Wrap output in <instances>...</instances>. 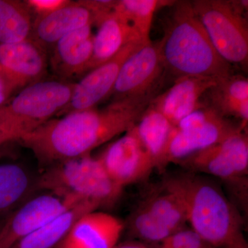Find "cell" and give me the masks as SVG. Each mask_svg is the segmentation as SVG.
Here are the masks:
<instances>
[{"label": "cell", "instance_id": "cell-13", "mask_svg": "<svg viewBox=\"0 0 248 248\" xmlns=\"http://www.w3.org/2000/svg\"><path fill=\"white\" fill-rule=\"evenodd\" d=\"M48 53L35 41L0 45V74L16 94L29 85L45 79Z\"/></svg>", "mask_w": 248, "mask_h": 248}, {"label": "cell", "instance_id": "cell-20", "mask_svg": "<svg viewBox=\"0 0 248 248\" xmlns=\"http://www.w3.org/2000/svg\"><path fill=\"white\" fill-rule=\"evenodd\" d=\"M205 104L223 117L241 121V127L247 129L248 122V80L240 75L222 78L208 92Z\"/></svg>", "mask_w": 248, "mask_h": 248}, {"label": "cell", "instance_id": "cell-3", "mask_svg": "<svg viewBox=\"0 0 248 248\" xmlns=\"http://www.w3.org/2000/svg\"><path fill=\"white\" fill-rule=\"evenodd\" d=\"M185 206L187 223L215 248H248L239 212L221 189L189 172L166 179Z\"/></svg>", "mask_w": 248, "mask_h": 248}, {"label": "cell", "instance_id": "cell-5", "mask_svg": "<svg viewBox=\"0 0 248 248\" xmlns=\"http://www.w3.org/2000/svg\"><path fill=\"white\" fill-rule=\"evenodd\" d=\"M76 83L45 79L29 85L0 107V121L17 137L18 141L41 125L57 117L71 100Z\"/></svg>", "mask_w": 248, "mask_h": 248}, {"label": "cell", "instance_id": "cell-7", "mask_svg": "<svg viewBox=\"0 0 248 248\" xmlns=\"http://www.w3.org/2000/svg\"><path fill=\"white\" fill-rule=\"evenodd\" d=\"M244 130L226 117L205 105L186 116L173 128L158 169L170 163L177 164L189 155L197 153Z\"/></svg>", "mask_w": 248, "mask_h": 248}, {"label": "cell", "instance_id": "cell-1", "mask_svg": "<svg viewBox=\"0 0 248 248\" xmlns=\"http://www.w3.org/2000/svg\"><path fill=\"white\" fill-rule=\"evenodd\" d=\"M158 92L112 101L102 109L94 108L51 119L18 141L33 153L41 169L91 155L135 126Z\"/></svg>", "mask_w": 248, "mask_h": 248}, {"label": "cell", "instance_id": "cell-17", "mask_svg": "<svg viewBox=\"0 0 248 248\" xmlns=\"http://www.w3.org/2000/svg\"><path fill=\"white\" fill-rule=\"evenodd\" d=\"M95 19L86 0L71 1L53 14L33 20L31 39L49 53L62 37L90 24L94 25Z\"/></svg>", "mask_w": 248, "mask_h": 248}, {"label": "cell", "instance_id": "cell-15", "mask_svg": "<svg viewBox=\"0 0 248 248\" xmlns=\"http://www.w3.org/2000/svg\"><path fill=\"white\" fill-rule=\"evenodd\" d=\"M125 228L120 218L100 211L84 214L55 248H113Z\"/></svg>", "mask_w": 248, "mask_h": 248}, {"label": "cell", "instance_id": "cell-11", "mask_svg": "<svg viewBox=\"0 0 248 248\" xmlns=\"http://www.w3.org/2000/svg\"><path fill=\"white\" fill-rule=\"evenodd\" d=\"M97 158L109 177L123 188L146 179L155 169L135 126L109 144Z\"/></svg>", "mask_w": 248, "mask_h": 248}, {"label": "cell", "instance_id": "cell-21", "mask_svg": "<svg viewBox=\"0 0 248 248\" xmlns=\"http://www.w3.org/2000/svg\"><path fill=\"white\" fill-rule=\"evenodd\" d=\"M89 202H82L53 221L21 238L10 248H55L73 223L84 214L97 211Z\"/></svg>", "mask_w": 248, "mask_h": 248}, {"label": "cell", "instance_id": "cell-4", "mask_svg": "<svg viewBox=\"0 0 248 248\" xmlns=\"http://www.w3.org/2000/svg\"><path fill=\"white\" fill-rule=\"evenodd\" d=\"M39 188L65 198L89 202L98 210L114 206L124 190L109 177L98 158L91 154L41 169Z\"/></svg>", "mask_w": 248, "mask_h": 248}, {"label": "cell", "instance_id": "cell-32", "mask_svg": "<svg viewBox=\"0 0 248 248\" xmlns=\"http://www.w3.org/2000/svg\"><path fill=\"white\" fill-rule=\"evenodd\" d=\"M6 220V218H1V219H0V248H1V234H2L3 228H4Z\"/></svg>", "mask_w": 248, "mask_h": 248}, {"label": "cell", "instance_id": "cell-10", "mask_svg": "<svg viewBox=\"0 0 248 248\" xmlns=\"http://www.w3.org/2000/svg\"><path fill=\"white\" fill-rule=\"evenodd\" d=\"M164 71L158 42L151 41L142 45L122 65L110 96L112 101L159 91Z\"/></svg>", "mask_w": 248, "mask_h": 248}, {"label": "cell", "instance_id": "cell-27", "mask_svg": "<svg viewBox=\"0 0 248 248\" xmlns=\"http://www.w3.org/2000/svg\"><path fill=\"white\" fill-rule=\"evenodd\" d=\"M156 248H215L196 233L193 230H179L170 235Z\"/></svg>", "mask_w": 248, "mask_h": 248}, {"label": "cell", "instance_id": "cell-12", "mask_svg": "<svg viewBox=\"0 0 248 248\" xmlns=\"http://www.w3.org/2000/svg\"><path fill=\"white\" fill-rule=\"evenodd\" d=\"M143 45L136 42L129 44L111 60L85 74L76 83L71 100L57 117L94 108L110 97L122 65Z\"/></svg>", "mask_w": 248, "mask_h": 248}, {"label": "cell", "instance_id": "cell-14", "mask_svg": "<svg viewBox=\"0 0 248 248\" xmlns=\"http://www.w3.org/2000/svg\"><path fill=\"white\" fill-rule=\"evenodd\" d=\"M218 80L202 77H181L166 92L157 94L151 104L176 126L186 116L205 107L202 98Z\"/></svg>", "mask_w": 248, "mask_h": 248}, {"label": "cell", "instance_id": "cell-29", "mask_svg": "<svg viewBox=\"0 0 248 248\" xmlns=\"http://www.w3.org/2000/svg\"><path fill=\"white\" fill-rule=\"evenodd\" d=\"M15 94L16 93L9 83L0 74V107L7 104Z\"/></svg>", "mask_w": 248, "mask_h": 248}, {"label": "cell", "instance_id": "cell-19", "mask_svg": "<svg viewBox=\"0 0 248 248\" xmlns=\"http://www.w3.org/2000/svg\"><path fill=\"white\" fill-rule=\"evenodd\" d=\"M94 25L97 32L94 35L92 58L86 74L111 60L129 44H143L133 26L115 11L98 19Z\"/></svg>", "mask_w": 248, "mask_h": 248}, {"label": "cell", "instance_id": "cell-18", "mask_svg": "<svg viewBox=\"0 0 248 248\" xmlns=\"http://www.w3.org/2000/svg\"><path fill=\"white\" fill-rule=\"evenodd\" d=\"M40 170L21 161L0 163V219L14 213L40 192Z\"/></svg>", "mask_w": 248, "mask_h": 248}, {"label": "cell", "instance_id": "cell-22", "mask_svg": "<svg viewBox=\"0 0 248 248\" xmlns=\"http://www.w3.org/2000/svg\"><path fill=\"white\" fill-rule=\"evenodd\" d=\"M140 207L175 232L185 228L187 223L182 199L166 180L150 191Z\"/></svg>", "mask_w": 248, "mask_h": 248}, {"label": "cell", "instance_id": "cell-16", "mask_svg": "<svg viewBox=\"0 0 248 248\" xmlns=\"http://www.w3.org/2000/svg\"><path fill=\"white\" fill-rule=\"evenodd\" d=\"M92 24L65 35L53 46L48 53V63L58 79L72 81L84 76L92 58Z\"/></svg>", "mask_w": 248, "mask_h": 248}, {"label": "cell", "instance_id": "cell-24", "mask_svg": "<svg viewBox=\"0 0 248 248\" xmlns=\"http://www.w3.org/2000/svg\"><path fill=\"white\" fill-rule=\"evenodd\" d=\"M33 17L24 1L0 0V45L29 40Z\"/></svg>", "mask_w": 248, "mask_h": 248}, {"label": "cell", "instance_id": "cell-2", "mask_svg": "<svg viewBox=\"0 0 248 248\" xmlns=\"http://www.w3.org/2000/svg\"><path fill=\"white\" fill-rule=\"evenodd\" d=\"M159 45L164 70L177 78L219 80L233 74L232 66L217 53L191 1H175Z\"/></svg>", "mask_w": 248, "mask_h": 248}, {"label": "cell", "instance_id": "cell-31", "mask_svg": "<svg viewBox=\"0 0 248 248\" xmlns=\"http://www.w3.org/2000/svg\"><path fill=\"white\" fill-rule=\"evenodd\" d=\"M155 245L146 244L141 241L137 240H130V241H124L118 243L113 248H156L153 247Z\"/></svg>", "mask_w": 248, "mask_h": 248}, {"label": "cell", "instance_id": "cell-6", "mask_svg": "<svg viewBox=\"0 0 248 248\" xmlns=\"http://www.w3.org/2000/svg\"><path fill=\"white\" fill-rule=\"evenodd\" d=\"M177 164L192 172L221 179L243 205L247 203L248 136L246 130L189 155Z\"/></svg>", "mask_w": 248, "mask_h": 248}, {"label": "cell", "instance_id": "cell-8", "mask_svg": "<svg viewBox=\"0 0 248 248\" xmlns=\"http://www.w3.org/2000/svg\"><path fill=\"white\" fill-rule=\"evenodd\" d=\"M212 44L225 61L247 68V19L225 0L191 1Z\"/></svg>", "mask_w": 248, "mask_h": 248}, {"label": "cell", "instance_id": "cell-26", "mask_svg": "<svg viewBox=\"0 0 248 248\" xmlns=\"http://www.w3.org/2000/svg\"><path fill=\"white\" fill-rule=\"evenodd\" d=\"M127 226L129 232L134 237L155 246L174 233L140 205L130 215Z\"/></svg>", "mask_w": 248, "mask_h": 248}, {"label": "cell", "instance_id": "cell-30", "mask_svg": "<svg viewBox=\"0 0 248 248\" xmlns=\"http://www.w3.org/2000/svg\"><path fill=\"white\" fill-rule=\"evenodd\" d=\"M18 138L16 134L0 121V146L9 142L17 141Z\"/></svg>", "mask_w": 248, "mask_h": 248}, {"label": "cell", "instance_id": "cell-23", "mask_svg": "<svg viewBox=\"0 0 248 248\" xmlns=\"http://www.w3.org/2000/svg\"><path fill=\"white\" fill-rule=\"evenodd\" d=\"M173 128L172 124L151 103L135 124L137 135L154 161L155 169L159 167Z\"/></svg>", "mask_w": 248, "mask_h": 248}, {"label": "cell", "instance_id": "cell-28", "mask_svg": "<svg viewBox=\"0 0 248 248\" xmlns=\"http://www.w3.org/2000/svg\"><path fill=\"white\" fill-rule=\"evenodd\" d=\"M33 20L45 17L70 4V0H26Z\"/></svg>", "mask_w": 248, "mask_h": 248}, {"label": "cell", "instance_id": "cell-25", "mask_svg": "<svg viewBox=\"0 0 248 248\" xmlns=\"http://www.w3.org/2000/svg\"><path fill=\"white\" fill-rule=\"evenodd\" d=\"M175 1L168 0H117L114 11L130 23L143 44L151 42L152 23L155 12Z\"/></svg>", "mask_w": 248, "mask_h": 248}, {"label": "cell", "instance_id": "cell-9", "mask_svg": "<svg viewBox=\"0 0 248 248\" xmlns=\"http://www.w3.org/2000/svg\"><path fill=\"white\" fill-rule=\"evenodd\" d=\"M82 202H87L65 198L48 191L37 192L6 217L1 234V248H11L21 238Z\"/></svg>", "mask_w": 248, "mask_h": 248}]
</instances>
